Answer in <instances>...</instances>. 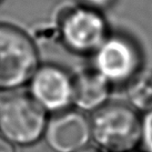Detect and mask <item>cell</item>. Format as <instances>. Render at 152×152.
<instances>
[{
    "label": "cell",
    "instance_id": "cell-3",
    "mask_svg": "<svg viewBox=\"0 0 152 152\" xmlns=\"http://www.w3.org/2000/svg\"><path fill=\"white\" fill-rule=\"evenodd\" d=\"M90 117L91 142L103 152H133L141 143V114L128 103H112Z\"/></svg>",
    "mask_w": 152,
    "mask_h": 152
},
{
    "label": "cell",
    "instance_id": "cell-8",
    "mask_svg": "<svg viewBox=\"0 0 152 152\" xmlns=\"http://www.w3.org/2000/svg\"><path fill=\"white\" fill-rule=\"evenodd\" d=\"M113 86L93 67L72 73V108L91 115L108 104Z\"/></svg>",
    "mask_w": 152,
    "mask_h": 152
},
{
    "label": "cell",
    "instance_id": "cell-14",
    "mask_svg": "<svg viewBox=\"0 0 152 152\" xmlns=\"http://www.w3.org/2000/svg\"><path fill=\"white\" fill-rule=\"evenodd\" d=\"M133 152H137V151H133Z\"/></svg>",
    "mask_w": 152,
    "mask_h": 152
},
{
    "label": "cell",
    "instance_id": "cell-13",
    "mask_svg": "<svg viewBox=\"0 0 152 152\" xmlns=\"http://www.w3.org/2000/svg\"><path fill=\"white\" fill-rule=\"evenodd\" d=\"M2 2H4V0H0V4H2Z\"/></svg>",
    "mask_w": 152,
    "mask_h": 152
},
{
    "label": "cell",
    "instance_id": "cell-7",
    "mask_svg": "<svg viewBox=\"0 0 152 152\" xmlns=\"http://www.w3.org/2000/svg\"><path fill=\"white\" fill-rule=\"evenodd\" d=\"M53 152H76L91 142L90 117L78 110H68L49 115L43 139Z\"/></svg>",
    "mask_w": 152,
    "mask_h": 152
},
{
    "label": "cell",
    "instance_id": "cell-1",
    "mask_svg": "<svg viewBox=\"0 0 152 152\" xmlns=\"http://www.w3.org/2000/svg\"><path fill=\"white\" fill-rule=\"evenodd\" d=\"M41 64L38 42L29 31L0 21V92H16L27 86Z\"/></svg>",
    "mask_w": 152,
    "mask_h": 152
},
{
    "label": "cell",
    "instance_id": "cell-10",
    "mask_svg": "<svg viewBox=\"0 0 152 152\" xmlns=\"http://www.w3.org/2000/svg\"><path fill=\"white\" fill-rule=\"evenodd\" d=\"M143 152H152V111L141 114V143Z\"/></svg>",
    "mask_w": 152,
    "mask_h": 152
},
{
    "label": "cell",
    "instance_id": "cell-6",
    "mask_svg": "<svg viewBox=\"0 0 152 152\" xmlns=\"http://www.w3.org/2000/svg\"><path fill=\"white\" fill-rule=\"evenodd\" d=\"M26 88L49 115L72 108V73L61 66L41 62Z\"/></svg>",
    "mask_w": 152,
    "mask_h": 152
},
{
    "label": "cell",
    "instance_id": "cell-2",
    "mask_svg": "<svg viewBox=\"0 0 152 152\" xmlns=\"http://www.w3.org/2000/svg\"><path fill=\"white\" fill-rule=\"evenodd\" d=\"M55 26L57 38L64 49L82 57L92 56L111 32L101 9L85 2L61 10Z\"/></svg>",
    "mask_w": 152,
    "mask_h": 152
},
{
    "label": "cell",
    "instance_id": "cell-11",
    "mask_svg": "<svg viewBox=\"0 0 152 152\" xmlns=\"http://www.w3.org/2000/svg\"><path fill=\"white\" fill-rule=\"evenodd\" d=\"M16 148V145H13L11 142L0 135V152H17Z\"/></svg>",
    "mask_w": 152,
    "mask_h": 152
},
{
    "label": "cell",
    "instance_id": "cell-5",
    "mask_svg": "<svg viewBox=\"0 0 152 152\" xmlns=\"http://www.w3.org/2000/svg\"><path fill=\"white\" fill-rule=\"evenodd\" d=\"M92 67L111 85L127 86L142 69L143 55L127 34L110 32L92 56Z\"/></svg>",
    "mask_w": 152,
    "mask_h": 152
},
{
    "label": "cell",
    "instance_id": "cell-4",
    "mask_svg": "<svg viewBox=\"0 0 152 152\" xmlns=\"http://www.w3.org/2000/svg\"><path fill=\"white\" fill-rule=\"evenodd\" d=\"M49 114L28 93L10 92L0 100V135L16 147L43 139Z\"/></svg>",
    "mask_w": 152,
    "mask_h": 152
},
{
    "label": "cell",
    "instance_id": "cell-12",
    "mask_svg": "<svg viewBox=\"0 0 152 152\" xmlns=\"http://www.w3.org/2000/svg\"><path fill=\"white\" fill-rule=\"evenodd\" d=\"M76 152H103V151L100 150L98 147H96L93 143H90V144H88L87 147L80 149V150H78V151H76Z\"/></svg>",
    "mask_w": 152,
    "mask_h": 152
},
{
    "label": "cell",
    "instance_id": "cell-9",
    "mask_svg": "<svg viewBox=\"0 0 152 152\" xmlns=\"http://www.w3.org/2000/svg\"><path fill=\"white\" fill-rule=\"evenodd\" d=\"M128 104L140 114L152 111V69H142L126 86Z\"/></svg>",
    "mask_w": 152,
    "mask_h": 152
}]
</instances>
